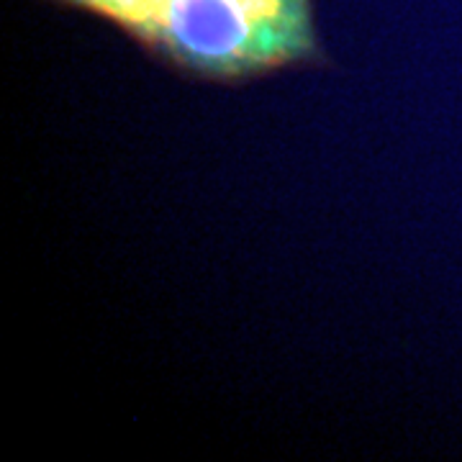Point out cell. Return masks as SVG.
Instances as JSON below:
<instances>
[{
  "mask_svg": "<svg viewBox=\"0 0 462 462\" xmlns=\"http://www.w3.org/2000/svg\"><path fill=\"white\" fill-rule=\"evenodd\" d=\"M139 44L208 83H245L321 60L311 0H167Z\"/></svg>",
  "mask_w": 462,
  "mask_h": 462,
  "instance_id": "obj_1",
  "label": "cell"
},
{
  "mask_svg": "<svg viewBox=\"0 0 462 462\" xmlns=\"http://www.w3.org/2000/svg\"><path fill=\"white\" fill-rule=\"evenodd\" d=\"M60 3L100 16L103 21L118 26L124 33H129L139 44L144 33L152 29V23L157 21L160 11L165 8L167 0H60Z\"/></svg>",
  "mask_w": 462,
  "mask_h": 462,
  "instance_id": "obj_2",
  "label": "cell"
}]
</instances>
